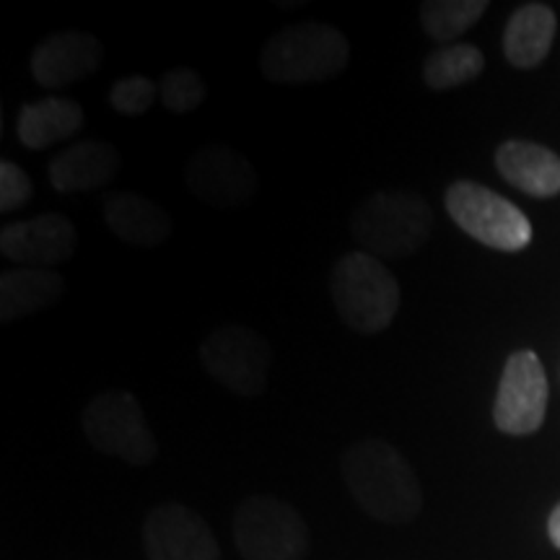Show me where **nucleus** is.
I'll return each instance as SVG.
<instances>
[{
	"mask_svg": "<svg viewBox=\"0 0 560 560\" xmlns=\"http://www.w3.org/2000/svg\"><path fill=\"white\" fill-rule=\"evenodd\" d=\"M208 89L200 79L198 70L192 68H172L164 79L159 81V100L174 115H187L206 102Z\"/></svg>",
	"mask_w": 560,
	"mask_h": 560,
	"instance_id": "obj_22",
	"label": "nucleus"
},
{
	"mask_svg": "<svg viewBox=\"0 0 560 560\" xmlns=\"http://www.w3.org/2000/svg\"><path fill=\"white\" fill-rule=\"evenodd\" d=\"M342 480L371 520L408 524L423 509V490L410 462L389 441H355L342 457Z\"/></svg>",
	"mask_w": 560,
	"mask_h": 560,
	"instance_id": "obj_1",
	"label": "nucleus"
},
{
	"mask_svg": "<svg viewBox=\"0 0 560 560\" xmlns=\"http://www.w3.org/2000/svg\"><path fill=\"white\" fill-rule=\"evenodd\" d=\"M182 179L192 198L213 208L247 206L260 185L255 166L226 145H206L192 153Z\"/></svg>",
	"mask_w": 560,
	"mask_h": 560,
	"instance_id": "obj_10",
	"label": "nucleus"
},
{
	"mask_svg": "<svg viewBox=\"0 0 560 560\" xmlns=\"http://www.w3.org/2000/svg\"><path fill=\"white\" fill-rule=\"evenodd\" d=\"M143 542L149 560H221L206 520L182 503H161L145 516Z\"/></svg>",
	"mask_w": 560,
	"mask_h": 560,
	"instance_id": "obj_11",
	"label": "nucleus"
},
{
	"mask_svg": "<svg viewBox=\"0 0 560 560\" xmlns=\"http://www.w3.org/2000/svg\"><path fill=\"white\" fill-rule=\"evenodd\" d=\"M350 62L348 37L330 24L304 21L285 26L262 45L260 70L272 83H317L338 79Z\"/></svg>",
	"mask_w": 560,
	"mask_h": 560,
	"instance_id": "obj_3",
	"label": "nucleus"
},
{
	"mask_svg": "<svg viewBox=\"0 0 560 560\" xmlns=\"http://www.w3.org/2000/svg\"><path fill=\"white\" fill-rule=\"evenodd\" d=\"M486 68V58L475 45H444L423 62V81L433 91H446L475 81Z\"/></svg>",
	"mask_w": 560,
	"mask_h": 560,
	"instance_id": "obj_20",
	"label": "nucleus"
},
{
	"mask_svg": "<svg viewBox=\"0 0 560 560\" xmlns=\"http://www.w3.org/2000/svg\"><path fill=\"white\" fill-rule=\"evenodd\" d=\"M548 535H550L552 545H556V548L560 550V503L556 509H552V514L548 520Z\"/></svg>",
	"mask_w": 560,
	"mask_h": 560,
	"instance_id": "obj_25",
	"label": "nucleus"
},
{
	"mask_svg": "<svg viewBox=\"0 0 560 560\" xmlns=\"http://www.w3.org/2000/svg\"><path fill=\"white\" fill-rule=\"evenodd\" d=\"M34 187L30 174L19 164L3 159L0 161V213H13L32 200Z\"/></svg>",
	"mask_w": 560,
	"mask_h": 560,
	"instance_id": "obj_24",
	"label": "nucleus"
},
{
	"mask_svg": "<svg viewBox=\"0 0 560 560\" xmlns=\"http://www.w3.org/2000/svg\"><path fill=\"white\" fill-rule=\"evenodd\" d=\"M556 39V11L545 3H524L511 13L503 32V55L514 68H537Z\"/></svg>",
	"mask_w": 560,
	"mask_h": 560,
	"instance_id": "obj_18",
	"label": "nucleus"
},
{
	"mask_svg": "<svg viewBox=\"0 0 560 560\" xmlns=\"http://www.w3.org/2000/svg\"><path fill=\"white\" fill-rule=\"evenodd\" d=\"M83 122H86V115L79 102L66 100V96H45L19 109L16 136L24 149L42 151L79 136Z\"/></svg>",
	"mask_w": 560,
	"mask_h": 560,
	"instance_id": "obj_17",
	"label": "nucleus"
},
{
	"mask_svg": "<svg viewBox=\"0 0 560 560\" xmlns=\"http://www.w3.org/2000/svg\"><path fill=\"white\" fill-rule=\"evenodd\" d=\"M446 213L452 221L472 236L499 252H522L532 242V223L514 202L501 198L478 182L459 179L444 195Z\"/></svg>",
	"mask_w": 560,
	"mask_h": 560,
	"instance_id": "obj_7",
	"label": "nucleus"
},
{
	"mask_svg": "<svg viewBox=\"0 0 560 560\" xmlns=\"http://www.w3.org/2000/svg\"><path fill=\"white\" fill-rule=\"evenodd\" d=\"M75 247L79 234L62 213H42L0 231V252L21 268H55L70 260Z\"/></svg>",
	"mask_w": 560,
	"mask_h": 560,
	"instance_id": "obj_12",
	"label": "nucleus"
},
{
	"mask_svg": "<svg viewBox=\"0 0 560 560\" xmlns=\"http://www.w3.org/2000/svg\"><path fill=\"white\" fill-rule=\"evenodd\" d=\"M120 172V151L107 140H79L50 161V185L62 195L91 192Z\"/></svg>",
	"mask_w": 560,
	"mask_h": 560,
	"instance_id": "obj_14",
	"label": "nucleus"
},
{
	"mask_svg": "<svg viewBox=\"0 0 560 560\" xmlns=\"http://www.w3.org/2000/svg\"><path fill=\"white\" fill-rule=\"evenodd\" d=\"M102 215L112 234L130 247L153 249L172 236L170 213L143 195L112 192L104 200Z\"/></svg>",
	"mask_w": 560,
	"mask_h": 560,
	"instance_id": "obj_15",
	"label": "nucleus"
},
{
	"mask_svg": "<svg viewBox=\"0 0 560 560\" xmlns=\"http://www.w3.org/2000/svg\"><path fill=\"white\" fill-rule=\"evenodd\" d=\"M332 304L338 317L355 332H382L400 312L402 291L380 257L350 252L335 262L330 276Z\"/></svg>",
	"mask_w": 560,
	"mask_h": 560,
	"instance_id": "obj_4",
	"label": "nucleus"
},
{
	"mask_svg": "<svg viewBox=\"0 0 560 560\" xmlns=\"http://www.w3.org/2000/svg\"><path fill=\"white\" fill-rule=\"evenodd\" d=\"M81 429L96 452L109 454L128 465L145 467L156 459L159 446L138 397L122 389L96 395L86 405Z\"/></svg>",
	"mask_w": 560,
	"mask_h": 560,
	"instance_id": "obj_6",
	"label": "nucleus"
},
{
	"mask_svg": "<svg viewBox=\"0 0 560 560\" xmlns=\"http://www.w3.org/2000/svg\"><path fill=\"white\" fill-rule=\"evenodd\" d=\"M234 542L244 560H306L310 527L291 503L249 495L234 514Z\"/></svg>",
	"mask_w": 560,
	"mask_h": 560,
	"instance_id": "obj_5",
	"label": "nucleus"
},
{
	"mask_svg": "<svg viewBox=\"0 0 560 560\" xmlns=\"http://www.w3.org/2000/svg\"><path fill=\"white\" fill-rule=\"evenodd\" d=\"M501 177L532 198H552L560 192V156L532 140H509L495 151Z\"/></svg>",
	"mask_w": 560,
	"mask_h": 560,
	"instance_id": "obj_16",
	"label": "nucleus"
},
{
	"mask_svg": "<svg viewBox=\"0 0 560 560\" xmlns=\"http://www.w3.org/2000/svg\"><path fill=\"white\" fill-rule=\"evenodd\" d=\"M104 47L89 32H55L34 47L30 70L39 86L58 91L89 79L102 66Z\"/></svg>",
	"mask_w": 560,
	"mask_h": 560,
	"instance_id": "obj_13",
	"label": "nucleus"
},
{
	"mask_svg": "<svg viewBox=\"0 0 560 560\" xmlns=\"http://www.w3.org/2000/svg\"><path fill=\"white\" fill-rule=\"evenodd\" d=\"M433 213L425 198L405 190L369 195L355 208L350 231L361 252L380 260H405L429 242Z\"/></svg>",
	"mask_w": 560,
	"mask_h": 560,
	"instance_id": "obj_2",
	"label": "nucleus"
},
{
	"mask_svg": "<svg viewBox=\"0 0 560 560\" xmlns=\"http://www.w3.org/2000/svg\"><path fill=\"white\" fill-rule=\"evenodd\" d=\"M159 96V86L145 75L132 73L122 75L120 81H115L109 86V107L117 112V115L125 117H138L145 115L153 107Z\"/></svg>",
	"mask_w": 560,
	"mask_h": 560,
	"instance_id": "obj_23",
	"label": "nucleus"
},
{
	"mask_svg": "<svg viewBox=\"0 0 560 560\" xmlns=\"http://www.w3.org/2000/svg\"><path fill=\"white\" fill-rule=\"evenodd\" d=\"M66 291V278L52 268H13L0 276V319L16 322L47 310Z\"/></svg>",
	"mask_w": 560,
	"mask_h": 560,
	"instance_id": "obj_19",
	"label": "nucleus"
},
{
	"mask_svg": "<svg viewBox=\"0 0 560 560\" xmlns=\"http://www.w3.org/2000/svg\"><path fill=\"white\" fill-rule=\"evenodd\" d=\"M488 11L486 0H425L418 16L433 42L450 45Z\"/></svg>",
	"mask_w": 560,
	"mask_h": 560,
	"instance_id": "obj_21",
	"label": "nucleus"
},
{
	"mask_svg": "<svg viewBox=\"0 0 560 560\" xmlns=\"http://www.w3.org/2000/svg\"><path fill=\"white\" fill-rule=\"evenodd\" d=\"M200 361L215 382L240 397H257L268 387L272 363L268 340L236 322L221 325L202 340Z\"/></svg>",
	"mask_w": 560,
	"mask_h": 560,
	"instance_id": "obj_8",
	"label": "nucleus"
},
{
	"mask_svg": "<svg viewBox=\"0 0 560 560\" xmlns=\"http://www.w3.org/2000/svg\"><path fill=\"white\" fill-rule=\"evenodd\" d=\"M548 376L535 350H516L503 366L493 420L509 436H529L540 431L548 412Z\"/></svg>",
	"mask_w": 560,
	"mask_h": 560,
	"instance_id": "obj_9",
	"label": "nucleus"
}]
</instances>
